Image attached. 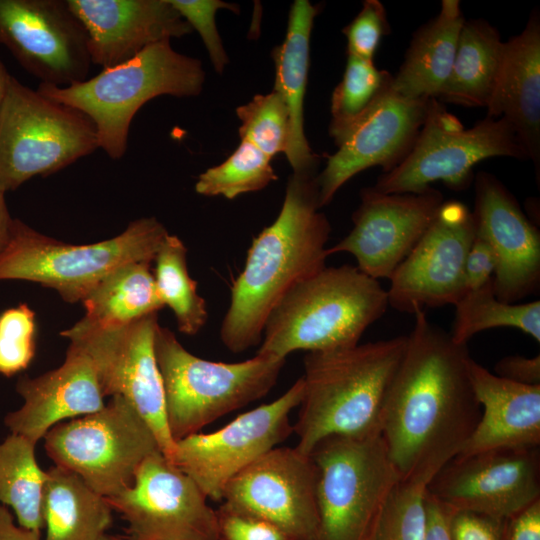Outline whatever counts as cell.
<instances>
[{"label":"cell","instance_id":"cell-1","mask_svg":"<svg viewBox=\"0 0 540 540\" xmlns=\"http://www.w3.org/2000/svg\"><path fill=\"white\" fill-rule=\"evenodd\" d=\"M414 326L390 386L381 436L404 482L427 484L455 456L480 417L467 372V344L456 343L427 318Z\"/></svg>","mask_w":540,"mask_h":540},{"label":"cell","instance_id":"cell-2","mask_svg":"<svg viewBox=\"0 0 540 540\" xmlns=\"http://www.w3.org/2000/svg\"><path fill=\"white\" fill-rule=\"evenodd\" d=\"M314 172L293 173L275 221L255 238L231 286L220 339L232 353L257 345L268 316L299 282L323 269L331 227L319 211Z\"/></svg>","mask_w":540,"mask_h":540},{"label":"cell","instance_id":"cell-3","mask_svg":"<svg viewBox=\"0 0 540 540\" xmlns=\"http://www.w3.org/2000/svg\"><path fill=\"white\" fill-rule=\"evenodd\" d=\"M407 336L357 344L304 357V392L293 432L310 455L329 437L381 435L387 395L403 358Z\"/></svg>","mask_w":540,"mask_h":540},{"label":"cell","instance_id":"cell-4","mask_svg":"<svg viewBox=\"0 0 540 540\" xmlns=\"http://www.w3.org/2000/svg\"><path fill=\"white\" fill-rule=\"evenodd\" d=\"M388 306L387 290L357 267H324L296 284L265 323L257 354L342 349L359 344Z\"/></svg>","mask_w":540,"mask_h":540},{"label":"cell","instance_id":"cell-5","mask_svg":"<svg viewBox=\"0 0 540 540\" xmlns=\"http://www.w3.org/2000/svg\"><path fill=\"white\" fill-rule=\"evenodd\" d=\"M204 81L200 60L176 52L164 40L92 78L67 87L40 83L37 91L88 116L98 147L116 160L124 156L131 122L146 102L160 95L197 96Z\"/></svg>","mask_w":540,"mask_h":540},{"label":"cell","instance_id":"cell-6","mask_svg":"<svg viewBox=\"0 0 540 540\" xmlns=\"http://www.w3.org/2000/svg\"><path fill=\"white\" fill-rule=\"evenodd\" d=\"M154 352L160 371L166 423L174 442L264 397L286 359L257 354L235 363L189 352L166 327L157 326Z\"/></svg>","mask_w":540,"mask_h":540},{"label":"cell","instance_id":"cell-7","mask_svg":"<svg viewBox=\"0 0 540 540\" xmlns=\"http://www.w3.org/2000/svg\"><path fill=\"white\" fill-rule=\"evenodd\" d=\"M168 231L154 217L130 222L119 235L73 245L13 219L0 251V280H25L54 289L68 303L81 302L110 272L131 262H152Z\"/></svg>","mask_w":540,"mask_h":540},{"label":"cell","instance_id":"cell-8","mask_svg":"<svg viewBox=\"0 0 540 540\" xmlns=\"http://www.w3.org/2000/svg\"><path fill=\"white\" fill-rule=\"evenodd\" d=\"M97 148L96 128L88 116L11 75L0 110V191L56 173Z\"/></svg>","mask_w":540,"mask_h":540},{"label":"cell","instance_id":"cell-9","mask_svg":"<svg viewBox=\"0 0 540 540\" xmlns=\"http://www.w3.org/2000/svg\"><path fill=\"white\" fill-rule=\"evenodd\" d=\"M310 456L317 470L316 540H368L402 481L382 436L329 437Z\"/></svg>","mask_w":540,"mask_h":540},{"label":"cell","instance_id":"cell-10","mask_svg":"<svg viewBox=\"0 0 540 540\" xmlns=\"http://www.w3.org/2000/svg\"><path fill=\"white\" fill-rule=\"evenodd\" d=\"M499 156L526 159L504 118L486 116L472 128H464L439 100L431 98L410 150L372 187L382 193H418L441 181L450 189L464 190L478 162Z\"/></svg>","mask_w":540,"mask_h":540},{"label":"cell","instance_id":"cell-11","mask_svg":"<svg viewBox=\"0 0 540 540\" xmlns=\"http://www.w3.org/2000/svg\"><path fill=\"white\" fill-rule=\"evenodd\" d=\"M43 438L55 466L106 498L128 488L142 462L160 451L151 427L121 396L99 411L55 425Z\"/></svg>","mask_w":540,"mask_h":540},{"label":"cell","instance_id":"cell-12","mask_svg":"<svg viewBox=\"0 0 540 540\" xmlns=\"http://www.w3.org/2000/svg\"><path fill=\"white\" fill-rule=\"evenodd\" d=\"M158 315L120 326L78 321L60 333L91 359L104 396L126 399L151 427L160 451L170 460L173 441L166 423L163 384L154 352Z\"/></svg>","mask_w":540,"mask_h":540},{"label":"cell","instance_id":"cell-13","mask_svg":"<svg viewBox=\"0 0 540 540\" xmlns=\"http://www.w3.org/2000/svg\"><path fill=\"white\" fill-rule=\"evenodd\" d=\"M304 392L302 377L272 402L247 411L210 433L175 442L170 461L187 474L208 499L221 501L228 482L293 432L290 414Z\"/></svg>","mask_w":540,"mask_h":540},{"label":"cell","instance_id":"cell-14","mask_svg":"<svg viewBox=\"0 0 540 540\" xmlns=\"http://www.w3.org/2000/svg\"><path fill=\"white\" fill-rule=\"evenodd\" d=\"M106 499L137 540H218L216 510L160 451L142 462L128 488Z\"/></svg>","mask_w":540,"mask_h":540},{"label":"cell","instance_id":"cell-15","mask_svg":"<svg viewBox=\"0 0 540 540\" xmlns=\"http://www.w3.org/2000/svg\"><path fill=\"white\" fill-rule=\"evenodd\" d=\"M316 485L312 457L296 446H277L228 482L221 506L265 520L291 540H316Z\"/></svg>","mask_w":540,"mask_h":540},{"label":"cell","instance_id":"cell-16","mask_svg":"<svg viewBox=\"0 0 540 540\" xmlns=\"http://www.w3.org/2000/svg\"><path fill=\"white\" fill-rule=\"evenodd\" d=\"M0 44L43 84L88 78V36L67 0H0Z\"/></svg>","mask_w":540,"mask_h":540},{"label":"cell","instance_id":"cell-17","mask_svg":"<svg viewBox=\"0 0 540 540\" xmlns=\"http://www.w3.org/2000/svg\"><path fill=\"white\" fill-rule=\"evenodd\" d=\"M475 234L473 212L460 201L443 202L389 279L388 305L412 314L455 305L465 293L464 265Z\"/></svg>","mask_w":540,"mask_h":540},{"label":"cell","instance_id":"cell-18","mask_svg":"<svg viewBox=\"0 0 540 540\" xmlns=\"http://www.w3.org/2000/svg\"><path fill=\"white\" fill-rule=\"evenodd\" d=\"M426 490L450 510L509 519L540 500V449L503 448L455 456Z\"/></svg>","mask_w":540,"mask_h":540},{"label":"cell","instance_id":"cell-19","mask_svg":"<svg viewBox=\"0 0 540 540\" xmlns=\"http://www.w3.org/2000/svg\"><path fill=\"white\" fill-rule=\"evenodd\" d=\"M440 191L429 187L418 193H382L373 187L361 191L353 213V228L327 255H353L357 268L378 280L390 279L427 230L443 203Z\"/></svg>","mask_w":540,"mask_h":540},{"label":"cell","instance_id":"cell-20","mask_svg":"<svg viewBox=\"0 0 540 540\" xmlns=\"http://www.w3.org/2000/svg\"><path fill=\"white\" fill-rule=\"evenodd\" d=\"M429 99L404 97L390 88L337 144L323 171L315 177L320 208L361 171L395 167L413 145L425 120Z\"/></svg>","mask_w":540,"mask_h":540},{"label":"cell","instance_id":"cell-21","mask_svg":"<svg viewBox=\"0 0 540 540\" xmlns=\"http://www.w3.org/2000/svg\"><path fill=\"white\" fill-rule=\"evenodd\" d=\"M474 181L476 233L489 243L496 259L494 293L501 301L517 303L539 287V231L494 175L482 171Z\"/></svg>","mask_w":540,"mask_h":540},{"label":"cell","instance_id":"cell-22","mask_svg":"<svg viewBox=\"0 0 540 540\" xmlns=\"http://www.w3.org/2000/svg\"><path fill=\"white\" fill-rule=\"evenodd\" d=\"M88 36L93 64L124 63L146 47L180 38L191 26L169 0H67Z\"/></svg>","mask_w":540,"mask_h":540},{"label":"cell","instance_id":"cell-23","mask_svg":"<svg viewBox=\"0 0 540 540\" xmlns=\"http://www.w3.org/2000/svg\"><path fill=\"white\" fill-rule=\"evenodd\" d=\"M16 391L24 403L5 416L4 424L11 433L35 443L63 420L85 416L105 406L91 359L72 344L58 368L35 378L21 376Z\"/></svg>","mask_w":540,"mask_h":540},{"label":"cell","instance_id":"cell-24","mask_svg":"<svg viewBox=\"0 0 540 540\" xmlns=\"http://www.w3.org/2000/svg\"><path fill=\"white\" fill-rule=\"evenodd\" d=\"M467 372L480 420L457 456L493 449L540 446V385H524L488 371L471 356Z\"/></svg>","mask_w":540,"mask_h":540},{"label":"cell","instance_id":"cell-25","mask_svg":"<svg viewBox=\"0 0 540 540\" xmlns=\"http://www.w3.org/2000/svg\"><path fill=\"white\" fill-rule=\"evenodd\" d=\"M487 117L504 118L526 159L540 164V17L533 11L523 31L504 42L502 63Z\"/></svg>","mask_w":540,"mask_h":540},{"label":"cell","instance_id":"cell-26","mask_svg":"<svg viewBox=\"0 0 540 540\" xmlns=\"http://www.w3.org/2000/svg\"><path fill=\"white\" fill-rule=\"evenodd\" d=\"M317 13L318 8L309 1H294L286 37L271 53L275 64L274 90L281 94L290 114V139L285 154L293 173L314 172L317 164V155L312 152L304 130L310 36Z\"/></svg>","mask_w":540,"mask_h":540},{"label":"cell","instance_id":"cell-27","mask_svg":"<svg viewBox=\"0 0 540 540\" xmlns=\"http://www.w3.org/2000/svg\"><path fill=\"white\" fill-rule=\"evenodd\" d=\"M464 22L460 2L443 0L439 13L414 35L391 89L412 99H436L451 72Z\"/></svg>","mask_w":540,"mask_h":540},{"label":"cell","instance_id":"cell-28","mask_svg":"<svg viewBox=\"0 0 540 540\" xmlns=\"http://www.w3.org/2000/svg\"><path fill=\"white\" fill-rule=\"evenodd\" d=\"M112 508L75 473L46 470L42 515L44 540H100L112 524Z\"/></svg>","mask_w":540,"mask_h":540},{"label":"cell","instance_id":"cell-29","mask_svg":"<svg viewBox=\"0 0 540 540\" xmlns=\"http://www.w3.org/2000/svg\"><path fill=\"white\" fill-rule=\"evenodd\" d=\"M503 50L504 42L495 27L480 19L465 20L451 72L436 99L486 108L497 82Z\"/></svg>","mask_w":540,"mask_h":540},{"label":"cell","instance_id":"cell-30","mask_svg":"<svg viewBox=\"0 0 540 540\" xmlns=\"http://www.w3.org/2000/svg\"><path fill=\"white\" fill-rule=\"evenodd\" d=\"M81 323L98 327L120 326L164 307L150 262L124 264L106 275L81 301Z\"/></svg>","mask_w":540,"mask_h":540},{"label":"cell","instance_id":"cell-31","mask_svg":"<svg viewBox=\"0 0 540 540\" xmlns=\"http://www.w3.org/2000/svg\"><path fill=\"white\" fill-rule=\"evenodd\" d=\"M36 444L14 433L0 442V504L12 508L19 526L41 534L46 471L37 462Z\"/></svg>","mask_w":540,"mask_h":540},{"label":"cell","instance_id":"cell-32","mask_svg":"<svg viewBox=\"0 0 540 540\" xmlns=\"http://www.w3.org/2000/svg\"><path fill=\"white\" fill-rule=\"evenodd\" d=\"M455 319L450 333L458 344H467L475 334L492 328L521 330L540 342V302L508 303L498 299L492 280L468 291L454 305Z\"/></svg>","mask_w":540,"mask_h":540},{"label":"cell","instance_id":"cell-33","mask_svg":"<svg viewBox=\"0 0 540 540\" xmlns=\"http://www.w3.org/2000/svg\"><path fill=\"white\" fill-rule=\"evenodd\" d=\"M187 249L176 235L168 234L155 258L154 278L159 296L185 335L197 334L208 320L206 301L197 291V283L189 275Z\"/></svg>","mask_w":540,"mask_h":540},{"label":"cell","instance_id":"cell-34","mask_svg":"<svg viewBox=\"0 0 540 540\" xmlns=\"http://www.w3.org/2000/svg\"><path fill=\"white\" fill-rule=\"evenodd\" d=\"M392 78L373 61L348 55L342 80L331 98L329 134L336 145L390 88Z\"/></svg>","mask_w":540,"mask_h":540},{"label":"cell","instance_id":"cell-35","mask_svg":"<svg viewBox=\"0 0 540 540\" xmlns=\"http://www.w3.org/2000/svg\"><path fill=\"white\" fill-rule=\"evenodd\" d=\"M277 178L271 158L242 140L223 163L198 176L195 191L203 196L234 199L244 193L259 191Z\"/></svg>","mask_w":540,"mask_h":540},{"label":"cell","instance_id":"cell-36","mask_svg":"<svg viewBox=\"0 0 540 540\" xmlns=\"http://www.w3.org/2000/svg\"><path fill=\"white\" fill-rule=\"evenodd\" d=\"M236 114L241 121L239 135L272 159L286 152L290 139V114L277 91L256 95L250 102L239 106Z\"/></svg>","mask_w":540,"mask_h":540},{"label":"cell","instance_id":"cell-37","mask_svg":"<svg viewBox=\"0 0 540 540\" xmlns=\"http://www.w3.org/2000/svg\"><path fill=\"white\" fill-rule=\"evenodd\" d=\"M426 486L401 481L389 496L368 540H425Z\"/></svg>","mask_w":540,"mask_h":540},{"label":"cell","instance_id":"cell-38","mask_svg":"<svg viewBox=\"0 0 540 540\" xmlns=\"http://www.w3.org/2000/svg\"><path fill=\"white\" fill-rule=\"evenodd\" d=\"M36 352L34 311L25 303L0 314V374L11 377L25 370Z\"/></svg>","mask_w":540,"mask_h":540},{"label":"cell","instance_id":"cell-39","mask_svg":"<svg viewBox=\"0 0 540 540\" xmlns=\"http://www.w3.org/2000/svg\"><path fill=\"white\" fill-rule=\"evenodd\" d=\"M173 7L195 29L207 49L214 69L221 74L228 57L219 36L215 15L219 9L239 13V6L220 0H169Z\"/></svg>","mask_w":540,"mask_h":540},{"label":"cell","instance_id":"cell-40","mask_svg":"<svg viewBox=\"0 0 540 540\" xmlns=\"http://www.w3.org/2000/svg\"><path fill=\"white\" fill-rule=\"evenodd\" d=\"M390 31L386 10L378 0H366L357 16L343 29L348 55L373 61L380 40Z\"/></svg>","mask_w":540,"mask_h":540},{"label":"cell","instance_id":"cell-41","mask_svg":"<svg viewBox=\"0 0 540 540\" xmlns=\"http://www.w3.org/2000/svg\"><path fill=\"white\" fill-rule=\"evenodd\" d=\"M217 513L218 540H291L273 524L222 506Z\"/></svg>","mask_w":540,"mask_h":540},{"label":"cell","instance_id":"cell-42","mask_svg":"<svg viewBox=\"0 0 540 540\" xmlns=\"http://www.w3.org/2000/svg\"><path fill=\"white\" fill-rule=\"evenodd\" d=\"M507 520L473 511L449 509L450 538L451 540H506Z\"/></svg>","mask_w":540,"mask_h":540},{"label":"cell","instance_id":"cell-43","mask_svg":"<svg viewBox=\"0 0 540 540\" xmlns=\"http://www.w3.org/2000/svg\"><path fill=\"white\" fill-rule=\"evenodd\" d=\"M495 269L496 259L491 246L476 233L464 265L465 293L479 289L489 283Z\"/></svg>","mask_w":540,"mask_h":540},{"label":"cell","instance_id":"cell-44","mask_svg":"<svg viewBox=\"0 0 540 540\" xmlns=\"http://www.w3.org/2000/svg\"><path fill=\"white\" fill-rule=\"evenodd\" d=\"M497 376L524 385H540V356H506L494 367Z\"/></svg>","mask_w":540,"mask_h":540},{"label":"cell","instance_id":"cell-45","mask_svg":"<svg viewBox=\"0 0 540 540\" xmlns=\"http://www.w3.org/2000/svg\"><path fill=\"white\" fill-rule=\"evenodd\" d=\"M506 540H540V500L507 520Z\"/></svg>","mask_w":540,"mask_h":540},{"label":"cell","instance_id":"cell-46","mask_svg":"<svg viewBox=\"0 0 540 540\" xmlns=\"http://www.w3.org/2000/svg\"><path fill=\"white\" fill-rule=\"evenodd\" d=\"M425 540H451L448 529L449 509L426 490Z\"/></svg>","mask_w":540,"mask_h":540},{"label":"cell","instance_id":"cell-47","mask_svg":"<svg viewBox=\"0 0 540 540\" xmlns=\"http://www.w3.org/2000/svg\"><path fill=\"white\" fill-rule=\"evenodd\" d=\"M0 540H40V534L16 525L9 509L0 504Z\"/></svg>","mask_w":540,"mask_h":540},{"label":"cell","instance_id":"cell-48","mask_svg":"<svg viewBox=\"0 0 540 540\" xmlns=\"http://www.w3.org/2000/svg\"><path fill=\"white\" fill-rule=\"evenodd\" d=\"M4 195L5 193L0 191V251L8 241L13 220L9 214Z\"/></svg>","mask_w":540,"mask_h":540},{"label":"cell","instance_id":"cell-49","mask_svg":"<svg viewBox=\"0 0 540 540\" xmlns=\"http://www.w3.org/2000/svg\"><path fill=\"white\" fill-rule=\"evenodd\" d=\"M10 77L11 75L8 73L5 65L0 60V110L6 95Z\"/></svg>","mask_w":540,"mask_h":540},{"label":"cell","instance_id":"cell-50","mask_svg":"<svg viewBox=\"0 0 540 540\" xmlns=\"http://www.w3.org/2000/svg\"><path fill=\"white\" fill-rule=\"evenodd\" d=\"M100 540H137V539L132 538L130 536L123 537V536L108 535L106 533Z\"/></svg>","mask_w":540,"mask_h":540}]
</instances>
